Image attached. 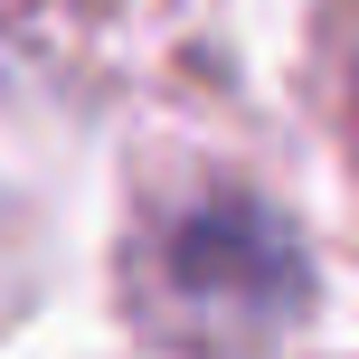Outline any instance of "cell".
<instances>
[{
  "label": "cell",
  "instance_id": "1",
  "mask_svg": "<svg viewBox=\"0 0 359 359\" xmlns=\"http://www.w3.org/2000/svg\"><path fill=\"white\" fill-rule=\"evenodd\" d=\"M265 217L255 208H217V217H189V227H180V293H189V303H246L255 322H274V312L293 303V255L284 265H246L236 274V255L246 246H265Z\"/></svg>",
  "mask_w": 359,
  "mask_h": 359
}]
</instances>
